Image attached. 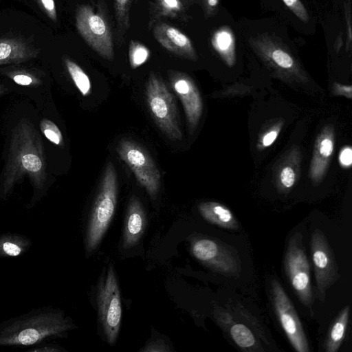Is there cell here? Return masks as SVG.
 Listing matches in <instances>:
<instances>
[{"mask_svg":"<svg viewBox=\"0 0 352 352\" xmlns=\"http://www.w3.org/2000/svg\"><path fill=\"white\" fill-rule=\"evenodd\" d=\"M72 318L56 307L44 306L0 322V346H33L66 338L76 328Z\"/></svg>","mask_w":352,"mask_h":352,"instance_id":"6da1fadb","label":"cell"},{"mask_svg":"<svg viewBox=\"0 0 352 352\" xmlns=\"http://www.w3.org/2000/svg\"><path fill=\"white\" fill-rule=\"evenodd\" d=\"M25 175L38 192L43 190L47 174L42 140L32 123L23 119L12 131L0 196L6 199Z\"/></svg>","mask_w":352,"mask_h":352,"instance_id":"7a4b0ae2","label":"cell"},{"mask_svg":"<svg viewBox=\"0 0 352 352\" xmlns=\"http://www.w3.org/2000/svg\"><path fill=\"white\" fill-rule=\"evenodd\" d=\"M250 46L276 77L290 83L302 84L308 76L287 45L279 38L262 34L249 39Z\"/></svg>","mask_w":352,"mask_h":352,"instance_id":"3957f363","label":"cell"},{"mask_svg":"<svg viewBox=\"0 0 352 352\" xmlns=\"http://www.w3.org/2000/svg\"><path fill=\"white\" fill-rule=\"evenodd\" d=\"M118 198V178L113 164L105 168L99 190L87 223L85 248L94 251L100 243L113 217Z\"/></svg>","mask_w":352,"mask_h":352,"instance_id":"277c9868","label":"cell"},{"mask_svg":"<svg viewBox=\"0 0 352 352\" xmlns=\"http://www.w3.org/2000/svg\"><path fill=\"white\" fill-rule=\"evenodd\" d=\"M146 96L151 114L160 129L170 140H180L182 133L175 100L164 81L153 72L146 85Z\"/></svg>","mask_w":352,"mask_h":352,"instance_id":"5b68a950","label":"cell"},{"mask_svg":"<svg viewBox=\"0 0 352 352\" xmlns=\"http://www.w3.org/2000/svg\"><path fill=\"white\" fill-rule=\"evenodd\" d=\"M97 304L104 336L109 344L113 345L120 330L122 305L118 282L111 265L98 283Z\"/></svg>","mask_w":352,"mask_h":352,"instance_id":"8992f818","label":"cell"},{"mask_svg":"<svg viewBox=\"0 0 352 352\" xmlns=\"http://www.w3.org/2000/svg\"><path fill=\"white\" fill-rule=\"evenodd\" d=\"M287 277L301 303L311 309L314 296L311 285L310 267L302 235L295 232L289 239L284 259Z\"/></svg>","mask_w":352,"mask_h":352,"instance_id":"52a82bcc","label":"cell"},{"mask_svg":"<svg viewBox=\"0 0 352 352\" xmlns=\"http://www.w3.org/2000/svg\"><path fill=\"white\" fill-rule=\"evenodd\" d=\"M76 26L87 44L101 57L114 58L112 34L109 23L100 12L89 5L80 6L76 12Z\"/></svg>","mask_w":352,"mask_h":352,"instance_id":"ba28073f","label":"cell"},{"mask_svg":"<svg viewBox=\"0 0 352 352\" xmlns=\"http://www.w3.org/2000/svg\"><path fill=\"white\" fill-rule=\"evenodd\" d=\"M273 309L292 347L298 352H308L309 346L302 323L289 296L276 279L271 281Z\"/></svg>","mask_w":352,"mask_h":352,"instance_id":"9c48e42d","label":"cell"},{"mask_svg":"<svg viewBox=\"0 0 352 352\" xmlns=\"http://www.w3.org/2000/svg\"><path fill=\"white\" fill-rule=\"evenodd\" d=\"M116 150L148 195L151 197H155L160 186V173L146 151L139 144L126 139L119 142Z\"/></svg>","mask_w":352,"mask_h":352,"instance_id":"30bf717a","label":"cell"},{"mask_svg":"<svg viewBox=\"0 0 352 352\" xmlns=\"http://www.w3.org/2000/svg\"><path fill=\"white\" fill-rule=\"evenodd\" d=\"M311 252L316 283V296L323 302L327 290L339 278L338 268L326 236L315 230L311 237Z\"/></svg>","mask_w":352,"mask_h":352,"instance_id":"8fae6325","label":"cell"},{"mask_svg":"<svg viewBox=\"0 0 352 352\" xmlns=\"http://www.w3.org/2000/svg\"><path fill=\"white\" fill-rule=\"evenodd\" d=\"M190 250L196 259L219 273L236 276L241 272L238 255L215 240L195 239L191 241Z\"/></svg>","mask_w":352,"mask_h":352,"instance_id":"7c38bea8","label":"cell"},{"mask_svg":"<svg viewBox=\"0 0 352 352\" xmlns=\"http://www.w3.org/2000/svg\"><path fill=\"white\" fill-rule=\"evenodd\" d=\"M170 79L174 91L181 100L189 132L192 134L197 128L203 111L199 91L193 80L184 73L173 72L170 74Z\"/></svg>","mask_w":352,"mask_h":352,"instance_id":"4fadbf2b","label":"cell"},{"mask_svg":"<svg viewBox=\"0 0 352 352\" xmlns=\"http://www.w3.org/2000/svg\"><path fill=\"white\" fill-rule=\"evenodd\" d=\"M153 34L156 41L168 52L192 61L197 60L190 38L177 28L159 23L154 26Z\"/></svg>","mask_w":352,"mask_h":352,"instance_id":"5bb4252c","label":"cell"},{"mask_svg":"<svg viewBox=\"0 0 352 352\" xmlns=\"http://www.w3.org/2000/svg\"><path fill=\"white\" fill-rule=\"evenodd\" d=\"M335 145V131L331 125H327L318 134L313 152L309 168V177L314 185L323 179Z\"/></svg>","mask_w":352,"mask_h":352,"instance_id":"9a60e30c","label":"cell"},{"mask_svg":"<svg viewBox=\"0 0 352 352\" xmlns=\"http://www.w3.org/2000/svg\"><path fill=\"white\" fill-rule=\"evenodd\" d=\"M214 317L217 322L226 329L234 342L243 351H263L261 344L254 333L247 326L242 323L234 322L232 315L227 311L215 308Z\"/></svg>","mask_w":352,"mask_h":352,"instance_id":"2e32d148","label":"cell"},{"mask_svg":"<svg viewBox=\"0 0 352 352\" xmlns=\"http://www.w3.org/2000/svg\"><path fill=\"white\" fill-rule=\"evenodd\" d=\"M146 225L144 209L135 197H132L128 204L122 236V246L129 249L135 246L142 237Z\"/></svg>","mask_w":352,"mask_h":352,"instance_id":"e0dca14e","label":"cell"},{"mask_svg":"<svg viewBox=\"0 0 352 352\" xmlns=\"http://www.w3.org/2000/svg\"><path fill=\"white\" fill-rule=\"evenodd\" d=\"M198 210L201 217L210 223L228 230L239 229V223L232 211L220 203L201 202L198 205Z\"/></svg>","mask_w":352,"mask_h":352,"instance_id":"ac0fdd59","label":"cell"},{"mask_svg":"<svg viewBox=\"0 0 352 352\" xmlns=\"http://www.w3.org/2000/svg\"><path fill=\"white\" fill-rule=\"evenodd\" d=\"M37 52L23 42L12 38L0 39V65L26 61Z\"/></svg>","mask_w":352,"mask_h":352,"instance_id":"d6986e66","label":"cell"},{"mask_svg":"<svg viewBox=\"0 0 352 352\" xmlns=\"http://www.w3.org/2000/svg\"><path fill=\"white\" fill-rule=\"evenodd\" d=\"M32 245V241L27 236L16 232L0 234V258H10L23 256Z\"/></svg>","mask_w":352,"mask_h":352,"instance_id":"ffe728a7","label":"cell"},{"mask_svg":"<svg viewBox=\"0 0 352 352\" xmlns=\"http://www.w3.org/2000/svg\"><path fill=\"white\" fill-rule=\"evenodd\" d=\"M212 45L228 67H232L236 60L235 40L228 27H221L212 35Z\"/></svg>","mask_w":352,"mask_h":352,"instance_id":"44dd1931","label":"cell"},{"mask_svg":"<svg viewBox=\"0 0 352 352\" xmlns=\"http://www.w3.org/2000/svg\"><path fill=\"white\" fill-rule=\"evenodd\" d=\"M299 152H291L278 168L276 173V185L281 191L291 189L295 184L299 169Z\"/></svg>","mask_w":352,"mask_h":352,"instance_id":"7402d4cb","label":"cell"},{"mask_svg":"<svg viewBox=\"0 0 352 352\" xmlns=\"http://www.w3.org/2000/svg\"><path fill=\"white\" fill-rule=\"evenodd\" d=\"M349 306H346L333 321L324 343L327 352L337 351L342 343L348 325Z\"/></svg>","mask_w":352,"mask_h":352,"instance_id":"603a6c76","label":"cell"},{"mask_svg":"<svg viewBox=\"0 0 352 352\" xmlns=\"http://www.w3.org/2000/svg\"><path fill=\"white\" fill-rule=\"evenodd\" d=\"M65 64L76 87L83 96H88L91 92V85L89 76L83 69L75 62L65 58Z\"/></svg>","mask_w":352,"mask_h":352,"instance_id":"cb8c5ba5","label":"cell"},{"mask_svg":"<svg viewBox=\"0 0 352 352\" xmlns=\"http://www.w3.org/2000/svg\"><path fill=\"white\" fill-rule=\"evenodd\" d=\"M133 0H113L115 17L118 30L122 33L130 27V10Z\"/></svg>","mask_w":352,"mask_h":352,"instance_id":"d4e9b609","label":"cell"},{"mask_svg":"<svg viewBox=\"0 0 352 352\" xmlns=\"http://www.w3.org/2000/svg\"><path fill=\"white\" fill-rule=\"evenodd\" d=\"M150 50L142 43L131 40L129 47V59L131 67L136 69L147 61Z\"/></svg>","mask_w":352,"mask_h":352,"instance_id":"484cf974","label":"cell"},{"mask_svg":"<svg viewBox=\"0 0 352 352\" xmlns=\"http://www.w3.org/2000/svg\"><path fill=\"white\" fill-rule=\"evenodd\" d=\"M157 9L160 15L168 17H175L184 8L181 0H155Z\"/></svg>","mask_w":352,"mask_h":352,"instance_id":"4316f807","label":"cell"},{"mask_svg":"<svg viewBox=\"0 0 352 352\" xmlns=\"http://www.w3.org/2000/svg\"><path fill=\"white\" fill-rule=\"evenodd\" d=\"M40 127L43 135L53 144L57 146L63 145L62 133L52 121L48 119H43L40 122Z\"/></svg>","mask_w":352,"mask_h":352,"instance_id":"83f0119b","label":"cell"},{"mask_svg":"<svg viewBox=\"0 0 352 352\" xmlns=\"http://www.w3.org/2000/svg\"><path fill=\"white\" fill-rule=\"evenodd\" d=\"M282 126L283 123L281 122H279L272 126L261 136V139L259 140L258 146L263 148L270 146L278 136Z\"/></svg>","mask_w":352,"mask_h":352,"instance_id":"f1b7e54d","label":"cell"},{"mask_svg":"<svg viewBox=\"0 0 352 352\" xmlns=\"http://www.w3.org/2000/svg\"><path fill=\"white\" fill-rule=\"evenodd\" d=\"M286 6L302 21L309 20L307 9L300 0H282Z\"/></svg>","mask_w":352,"mask_h":352,"instance_id":"f546056e","label":"cell"},{"mask_svg":"<svg viewBox=\"0 0 352 352\" xmlns=\"http://www.w3.org/2000/svg\"><path fill=\"white\" fill-rule=\"evenodd\" d=\"M66 350L61 346L49 342L48 341L43 342L28 349V352H63Z\"/></svg>","mask_w":352,"mask_h":352,"instance_id":"4dcf8cb0","label":"cell"},{"mask_svg":"<svg viewBox=\"0 0 352 352\" xmlns=\"http://www.w3.org/2000/svg\"><path fill=\"white\" fill-rule=\"evenodd\" d=\"M140 351L164 352L171 351L168 344L162 339H156L148 342Z\"/></svg>","mask_w":352,"mask_h":352,"instance_id":"1f68e13d","label":"cell"},{"mask_svg":"<svg viewBox=\"0 0 352 352\" xmlns=\"http://www.w3.org/2000/svg\"><path fill=\"white\" fill-rule=\"evenodd\" d=\"M234 310L238 311L241 316H243L246 320H248L250 322L253 324L252 327L254 326L256 333L259 335V337L262 340H264L267 342V340L266 339L264 331L263 330L259 323L258 324L257 321H255V318H254V317H252V316H251L250 314L248 313L245 309H243L241 307H236L234 308Z\"/></svg>","mask_w":352,"mask_h":352,"instance_id":"d6a6232c","label":"cell"},{"mask_svg":"<svg viewBox=\"0 0 352 352\" xmlns=\"http://www.w3.org/2000/svg\"><path fill=\"white\" fill-rule=\"evenodd\" d=\"M339 163L344 168H349L352 164V149L350 146H344L339 153Z\"/></svg>","mask_w":352,"mask_h":352,"instance_id":"836d02e7","label":"cell"},{"mask_svg":"<svg viewBox=\"0 0 352 352\" xmlns=\"http://www.w3.org/2000/svg\"><path fill=\"white\" fill-rule=\"evenodd\" d=\"M344 13L347 27V41L346 50L349 51L351 49L352 41L351 2L349 0L344 3Z\"/></svg>","mask_w":352,"mask_h":352,"instance_id":"e575fe53","label":"cell"},{"mask_svg":"<svg viewBox=\"0 0 352 352\" xmlns=\"http://www.w3.org/2000/svg\"><path fill=\"white\" fill-rule=\"evenodd\" d=\"M331 93L336 96H341L351 99L352 98V87L349 85L334 82L332 85Z\"/></svg>","mask_w":352,"mask_h":352,"instance_id":"d590c367","label":"cell"},{"mask_svg":"<svg viewBox=\"0 0 352 352\" xmlns=\"http://www.w3.org/2000/svg\"><path fill=\"white\" fill-rule=\"evenodd\" d=\"M12 78L14 82L23 86H29L38 83L37 78L31 75L23 73L15 74L14 75L12 76Z\"/></svg>","mask_w":352,"mask_h":352,"instance_id":"8d00e7d4","label":"cell"},{"mask_svg":"<svg viewBox=\"0 0 352 352\" xmlns=\"http://www.w3.org/2000/svg\"><path fill=\"white\" fill-rule=\"evenodd\" d=\"M47 16L54 21H56V9L54 0H38Z\"/></svg>","mask_w":352,"mask_h":352,"instance_id":"74e56055","label":"cell"},{"mask_svg":"<svg viewBox=\"0 0 352 352\" xmlns=\"http://www.w3.org/2000/svg\"><path fill=\"white\" fill-rule=\"evenodd\" d=\"M219 0H203L206 15L210 16L214 13L219 3Z\"/></svg>","mask_w":352,"mask_h":352,"instance_id":"f35d334b","label":"cell"},{"mask_svg":"<svg viewBox=\"0 0 352 352\" xmlns=\"http://www.w3.org/2000/svg\"><path fill=\"white\" fill-rule=\"evenodd\" d=\"M343 44V38L342 32L337 37L335 42V50L338 52Z\"/></svg>","mask_w":352,"mask_h":352,"instance_id":"ab89813d","label":"cell"},{"mask_svg":"<svg viewBox=\"0 0 352 352\" xmlns=\"http://www.w3.org/2000/svg\"><path fill=\"white\" fill-rule=\"evenodd\" d=\"M187 1H192V0H187Z\"/></svg>","mask_w":352,"mask_h":352,"instance_id":"60d3db41","label":"cell"},{"mask_svg":"<svg viewBox=\"0 0 352 352\" xmlns=\"http://www.w3.org/2000/svg\"><path fill=\"white\" fill-rule=\"evenodd\" d=\"M1 91L0 90V94H1Z\"/></svg>","mask_w":352,"mask_h":352,"instance_id":"b9f144b4","label":"cell"},{"mask_svg":"<svg viewBox=\"0 0 352 352\" xmlns=\"http://www.w3.org/2000/svg\"><path fill=\"white\" fill-rule=\"evenodd\" d=\"M137 1H138L139 0H136Z\"/></svg>","mask_w":352,"mask_h":352,"instance_id":"7bdbcfd3","label":"cell"}]
</instances>
